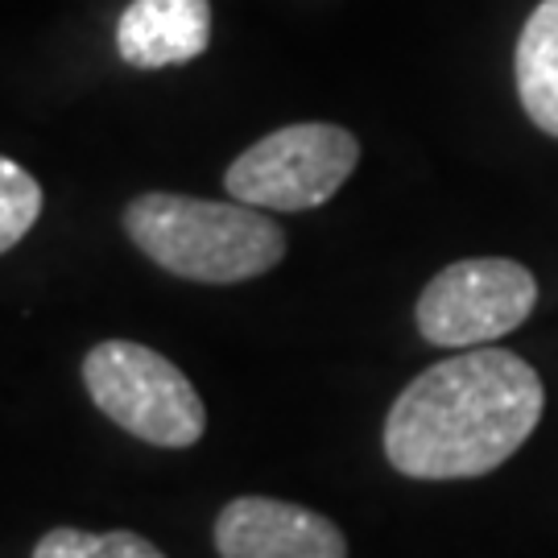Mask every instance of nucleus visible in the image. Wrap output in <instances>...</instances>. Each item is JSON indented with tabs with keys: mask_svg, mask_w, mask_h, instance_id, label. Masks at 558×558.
Segmentation results:
<instances>
[{
	"mask_svg": "<svg viewBox=\"0 0 558 558\" xmlns=\"http://www.w3.org/2000/svg\"><path fill=\"white\" fill-rule=\"evenodd\" d=\"M542 405L546 389L525 360L472 348L401 389L385 418V456L410 480L488 476L534 435Z\"/></svg>",
	"mask_w": 558,
	"mask_h": 558,
	"instance_id": "f257e3e1",
	"label": "nucleus"
},
{
	"mask_svg": "<svg viewBox=\"0 0 558 558\" xmlns=\"http://www.w3.org/2000/svg\"><path fill=\"white\" fill-rule=\"evenodd\" d=\"M124 232L166 274L203 286L260 278L286 257V232L248 203L149 191L124 207Z\"/></svg>",
	"mask_w": 558,
	"mask_h": 558,
	"instance_id": "f03ea898",
	"label": "nucleus"
},
{
	"mask_svg": "<svg viewBox=\"0 0 558 558\" xmlns=\"http://www.w3.org/2000/svg\"><path fill=\"white\" fill-rule=\"evenodd\" d=\"M83 385L104 418H112L133 439L182 451L195 447L207 430V410L195 385L145 343L133 339L96 343L83 360Z\"/></svg>",
	"mask_w": 558,
	"mask_h": 558,
	"instance_id": "7ed1b4c3",
	"label": "nucleus"
},
{
	"mask_svg": "<svg viewBox=\"0 0 558 558\" xmlns=\"http://www.w3.org/2000/svg\"><path fill=\"white\" fill-rule=\"evenodd\" d=\"M356 161L360 141L348 129L306 120L248 145L228 166L223 186L236 203L260 211H311L352 179Z\"/></svg>",
	"mask_w": 558,
	"mask_h": 558,
	"instance_id": "20e7f679",
	"label": "nucleus"
},
{
	"mask_svg": "<svg viewBox=\"0 0 558 558\" xmlns=\"http://www.w3.org/2000/svg\"><path fill=\"white\" fill-rule=\"evenodd\" d=\"M538 302L534 274L509 257H472L447 265L418 294L414 319L435 348H488L518 331Z\"/></svg>",
	"mask_w": 558,
	"mask_h": 558,
	"instance_id": "39448f33",
	"label": "nucleus"
},
{
	"mask_svg": "<svg viewBox=\"0 0 558 558\" xmlns=\"http://www.w3.org/2000/svg\"><path fill=\"white\" fill-rule=\"evenodd\" d=\"M220 558H348L331 518L274 497H236L216 518Z\"/></svg>",
	"mask_w": 558,
	"mask_h": 558,
	"instance_id": "423d86ee",
	"label": "nucleus"
},
{
	"mask_svg": "<svg viewBox=\"0 0 558 558\" xmlns=\"http://www.w3.org/2000/svg\"><path fill=\"white\" fill-rule=\"evenodd\" d=\"M211 46V0H129L117 21V54L137 71L195 62Z\"/></svg>",
	"mask_w": 558,
	"mask_h": 558,
	"instance_id": "0eeeda50",
	"label": "nucleus"
},
{
	"mask_svg": "<svg viewBox=\"0 0 558 558\" xmlns=\"http://www.w3.org/2000/svg\"><path fill=\"white\" fill-rule=\"evenodd\" d=\"M518 96L542 133L558 137V0H542L521 29Z\"/></svg>",
	"mask_w": 558,
	"mask_h": 558,
	"instance_id": "6e6552de",
	"label": "nucleus"
},
{
	"mask_svg": "<svg viewBox=\"0 0 558 558\" xmlns=\"http://www.w3.org/2000/svg\"><path fill=\"white\" fill-rule=\"evenodd\" d=\"M34 558H166L149 538H141L133 530H75L59 525L34 546Z\"/></svg>",
	"mask_w": 558,
	"mask_h": 558,
	"instance_id": "1a4fd4ad",
	"label": "nucleus"
},
{
	"mask_svg": "<svg viewBox=\"0 0 558 558\" xmlns=\"http://www.w3.org/2000/svg\"><path fill=\"white\" fill-rule=\"evenodd\" d=\"M41 216V186L17 161L0 158V253L25 240Z\"/></svg>",
	"mask_w": 558,
	"mask_h": 558,
	"instance_id": "9d476101",
	"label": "nucleus"
}]
</instances>
